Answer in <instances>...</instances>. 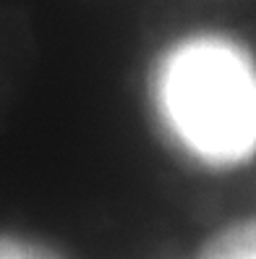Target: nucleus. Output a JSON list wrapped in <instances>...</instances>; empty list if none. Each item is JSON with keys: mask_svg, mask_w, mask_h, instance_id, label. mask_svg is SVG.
Listing matches in <instances>:
<instances>
[{"mask_svg": "<svg viewBox=\"0 0 256 259\" xmlns=\"http://www.w3.org/2000/svg\"><path fill=\"white\" fill-rule=\"evenodd\" d=\"M165 120L209 165H238L256 152V68L225 39H191L160 68Z\"/></svg>", "mask_w": 256, "mask_h": 259, "instance_id": "nucleus-1", "label": "nucleus"}, {"mask_svg": "<svg viewBox=\"0 0 256 259\" xmlns=\"http://www.w3.org/2000/svg\"><path fill=\"white\" fill-rule=\"evenodd\" d=\"M199 259H256V220H243L217 231L201 246Z\"/></svg>", "mask_w": 256, "mask_h": 259, "instance_id": "nucleus-2", "label": "nucleus"}, {"mask_svg": "<svg viewBox=\"0 0 256 259\" xmlns=\"http://www.w3.org/2000/svg\"><path fill=\"white\" fill-rule=\"evenodd\" d=\"M0 259H63L50 246L19 236H0Z\"/></svg>", "mask_w": 256, "mask_h": 259, "instance_id": "nucleus-3", "label": "nucleus"}]
</instances>
